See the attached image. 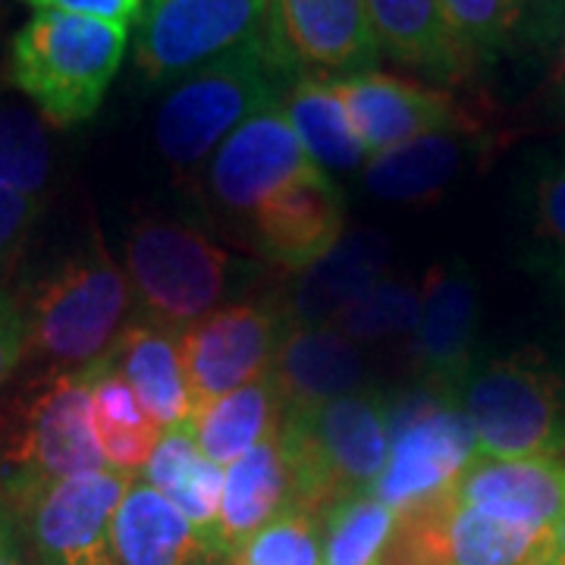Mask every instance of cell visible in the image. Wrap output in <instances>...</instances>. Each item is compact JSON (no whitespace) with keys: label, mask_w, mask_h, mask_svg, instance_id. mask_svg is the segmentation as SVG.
Here are the masks:
<instances>
[{"label":"cell","mask_w":565,"mask_h":565,"mask_svg":"<svg viewBox=\"0 0 565 565\" xmlns=\"http://www.w3.org/2000/svg\"><path fill=\"white\" fill-rule=\"evenodd\" d=\"M302 73L277 51L267 25L226 54L185 73L163 95L154 141L167 163L199 167L245 120L277 107Z\"/></svg>","instance_id":"obj_1"},{"label":"cell","mask_w":565,"mask_h":565,"mask_svg":"<svg viewBox=\"0 0 565 565\" xmlns=\"http://www.w3.org/2000/svg\"><path fill=\"white\" fill-rule=\"evenodd\" d=\"M230 565H321V515L289 509L255 531L239 550L230 553Z\"/></svg>","instance_id":"obj_32"},{"label":"cell","mask_w":565,"mask_h":565,"mask_svg":"<svg viewBox=\"0 0 565 565\" xmlns=\"http://www.w3.org/2000/svg\"><path fill=\"white\" fill-rule=\"evenodd\" d=\"M141 481L163 493L182 515L199 527L204 541L217 550V519L223 500V468L204 459L192 422L163 430L151 459L141 468ZM226 559V556H223Z\"/></svg>","instance_id":"obj_25"},{"label":"cell","mask_w":565,"mask_h":565,"mask_svg":"<svg viewBox=\"0 0 565 565\" xmlns=\"http://www.w3.org/2000/svg\"><path fill=\"white\" fill-rule=\"evenodd\" d=\"M478 459V437L456 393L418 384L390 396V459L371 497L405 512L459 484Z\"/></svg>","instance_id":"obj_7"},{"label":"cell","mask_w":565,"mask_h":565,"mask_svg":"<svg viewBox=\"0 0 565 565\" xmlns=\"http://www.w3.org/2000/svg\"><path fill=\"white\" fill-rule=\"evenodd\" d=\"M456 35L475 63L497 61L515 41V13L509 0H440Z\"/></svg>","instance_id":"obj_33"},{"label":"cell","mask_w":565,"mask_h":565,"mask_svg":"<svg viewBox=\"0 0 565 565\" xmlns=\"http://www.w3.org/2000/svg\"><path fill=\"white\" fill-rule=\"evenodd\" d=\"M553 565H556V563H553Z\"/></svg>","instance_id":"obj_43"},{"label":"cell","mask_w":565,"mask_h":565,"mask_svg":"<svg viewBox=\"0 0 565 565\" xmlns=\"http://www.w3.org/2000/svg\"><path fill=\"white\" fill-rule=\"evenodd\" d=\"M475 427L478 456L556 459L565 456V377L537 352L478 359L456 390Z\"/></svg>","instance_id":"obj_5"},{"label":"cell","mask_w":565,"mask_h":565,"mask_svg":"<svg viewBox=\"0 0 565 565\" xmlns=\"http://www.w3.org/2000/svg\"><path fill=\"white\" fill-rule=\"evenodd\" d=\"M107 359L120 371L122 381L132 386L136 399L158 427L170 430L192 422V399L185 386L180 345L170 330L145 318L126 323L117 343L107 349Z\"/></svg>","instance_id":"obj_24"},{"label":"cell","mask_w":565,"mask_h":565,"mask_svg":"<svg viewBox=\"0 0 565 565\" xmlns=\"http://www.w3.org/2000/svg\"><path fill=\"white\" fill-rule=\"evenodd\" d=\"M550 88H553V102L565 114V32L559 44H556V61H553V73H550Z\"/></svg>","instance_id":"obj_40"},{"label":"cell","mask_w":565,"mask_h":565,"mask_svg":"<svg viewBox=\"0 0 565 565\" xmlns=\"http://www.w3.org/2000/svg\"><path fill=\"white\" fill-rule=\"evenodd\" d=\"M92 427L104 452L107 468L136 475L151 459L154 446L161 440L158 422L141 408L132 386L120 377L107 355L95 362L92 381Z\"/></svg>","instance_id":"obj_28"},{"label":"cell","mask_w":565,"mask_h":565,"mask_svg":"<svg viewBox=\"0 0 565 565\" xmlns=\"http://www.w3.org/2000/svg\"><path fill=\"white\" fill-rule=\"evenodd\" d=\"M282 110L292 122L308 158L323 173H349L367 163V151L355 136L333 82L321 76H299L282 98Z\"/></svg>","instance_id":"obj_27"},{"label":"cell","mask_w":565,"mask_h":565,"mask_svg":"<svg viewBox=\"0 0 565 565\" xmlns=\"http://www.w3.org/2000/svg\"><path fill=\"white\" fill-rule=\"evenodd\" d=\"M452 497L505 522L553 531L565 519V456L556 459H487L465 468Z\"/></svg>","instance_id":"obj_17"},{"label":"cell","mask_w":565,"mask_h":565,"mask_svg":"<svg viewBox=\"0 0 565 565\" xmlns=\"http://www.w3.org/2000/svg\"><path fill=\"white\" fill-rule=\"evenodd\" d=\"M114 565H221L223 556L177 505L136 478L110 527Z\"/></svg>","instance_id":"obj_19"},{"label":"cell","mask_w":565,"mask_h":565,"mask_svg":"<svg viewBox=\"0 0 565 565\" xmlns=\"http://www.w3.org/2000/svg\"><path fill=\"white\" fill-rule=\"evenodd\" d=\"M0 565H39L29 544H25V537H22L20 525H17V515H13V522L0 541Z\"/></svg>","instance_id":"obj_39"},{"label":"cell","mask_w":565,"mask_h":565,"mask_svg":"<svg viewBox=\"0 0 565 565\" xmlns=\"http://www.w3.org/2000/svg\"><path fill=\"white\" fill-rule=\"evenodd\" d=\"M390 262V239L374 230H352L330 255L299 274L289 292V302L280 305L289 327H330L362 292L384 277Z\"/></svg>","instance_id":"obj_20"},{"label":"cell","mask_w":565,"mask_h":565,"mask_svg":"<svg viewBox=\"0 0 565 565\" xmlns=\"http://www.w3.org/2000/svg\"><path fill=\"white\" fill-rule=\"evenodd\" d=\"M282 104L267 107L230 132L207 163V192L230 214H255V207L280 185L318 173Z\"/></svg>","instance_id":"obj_13"},{"label":"cell","mask_w":565,"mask_h":565,"mask_svg":"<svg viewBox=\"0 0 565 565\" xmlns=\"http://www.w3.org/2000/svg\"><path fill=\"white\" fill-rule=\"evenodd\" d=\"M330 82L371 158L430 132L475 126V120L446 92L418 82L396 79L377 70Z\"/></svg>","instance_id":"obj_14"},{"label":"cell","mask_w":565,"mask_h":565,"mask_svg":"<svg viewBox=\"0 0 565 565\" xmlns=\"http://www.w3.org/2000/svg\"><path fill=\"white\" fill-rule=\"evenodd\" d=\"M239 264L204 230L177 217H145L126 239V277L141 318L177 333L217 311Z\"/></svg>","instance_id":"obj_6"},{"label":"cell","mask_w":565,"mask_h":565,"mask_svg":"<svg viewBox=\"0 0 565 565\" xmlns=\"http://www.w3.org/2000/svg\"><path fill=\"white\" fill-rule=\"evenodd\" d=\"M553 563L565 565V519L553 527Z\"/></svg>","instance_id":"obj_42"},{"label":"cell","mask_w":565,"mask_h":565,"mask_svg":"<svg viewBox=\"0 0 565 565\" xmlns=\"http://www.w3.org/2000/svg\"><path fill=\"white\" fill-rule=\"evenodd\" d=\"M280 305L239 302L217 308L192 323L180 340L182 371L192 415L245 384H255L274 364L286 333Z\"/></svg>","instance_id":"obj_11"},{"label":"cell","mask_w":565,"mask_h":565,"mask_svg":"<svg viewBox=\"0 0 565 565\" xmlns=\"http://www.w3.org/2000/svg\"><path fill=\"white\" fill-rule=\"evenodd\" d=\"M39 214V199H29L22 192L0 185V280L10 274V267L20 258L22 245L29 239Z\"/></svg>","instance_id":"obj_35"},{"label":"cell","mask_w":565,"mask_h":565,"mask_svg":"<svg viewBox=\"0 0 565 565\" xmlns=\"http://www.w3.org/2000/svg\"><path fill=\"white\" fill-rule=\"evenodd\" d=\"M381 54L437 82L465 79L475 61L440 0H367Z\"/></svg>","instance_id":"obj_21"},{"label":"cell","mask_w":565,"mask_h":565,"mask_svg":"<svg viewBox=\"0 0 565 565\" xmlns=\"http://www.w3.org/2000/svg\"><path fill=\"white\" fill-rule=\"evenodd\" d=\"M399 512L371 493H355L321 515V565H381Z\"/></svg>","instance_id":"obj_29"},{"label":"cell","mask_w":565,"mask_h":565,"mask_svg":"<svg viewBox=\"0 0 565 565\" xmlns=\"http://www.w3.org/2000/svg\"><path fill=\"white\" fill-rule=\"evenodd\" d=\"M478 151V122L396 145L364 163V189L381 202L437 199Z\"/></svg>","instance_id":"obj_22"},{"label":"cell","mask_w":565,"mask_h":565,"mask_svg":"<svg viewBox=\"0 0 565 565\" xmlns=\"http://www.w3.org/2000/svg\"><path fill=\"white\" fill-rule=\"evenodd\" d=\"M25 3L32 10H57V13H73V17L132 25L139 20L145 0H25Z\"/></svg>","instance_id":"obj_37"},{"label":"cell","mask_w":565,"mask_h":565,"mask_svg":"<svg viewBox=\"0 0 565 565\" xmlns=\"http://www.w3.org/2000/svg\"><path fill=\"white\" fill-rule=\"evenodd\" d=\"M264 25L302 76L345 79L381 61L367 0H270Z\"/></svg>","instance_id":"obj_12"},{"label":"cell","mask_w":565,"mask_h":565,"mask_svg":"<svg viewBox=\"0 0 565 565\" xmlns=\"http://www.w3.org/2000/svg\"><path fill=\"white\" fill-rule=\"evenodd\" d=\"M252 226L255 245L267 262L302 274L343 239V192L323 170H318L270 192L255 207Z\"/></svg>","instance_id":"obj_16"},{"label":"cell","mask_w":565,"mask_h":565,"mask_svg":"<svg viewBox=\"0 0 565 565\" xmlns=\"http://www.w3.org/2000/svg\"><path fill=\"white\" fill-rule=\"evenodd\" d=\"M282 415L286 408L267 371L255 384L239 386L199 408L192 415V430H195L204 459L223 468V465L236 462L248 449L262 446L264 440L280 437Z\"/></svg>","instance_id":"obj_26"},{"label":"cell","mask_w":565,"mask_h":565,"mask_svg":"<svg viewBox=\"0 0 565 565\" xmlns=\"http://www.w3.org/2000/svg\"><path fill=\"white\" fill-rule=\"evenodd\" d=\"M478 277L459 258L437 262L422 282V311L415 323L418 381L456 393L478 362Z\"/></svg>","instance_id":"obj_15"},{"label":"cell","mask_w":565,"mask_h":565,"mask_svg":"<svg viewBox=\"0 0 565 565\" xmlns=\"http://www.w3.org/2000/svg\"><path fill=\"white\" fill-rule=\"evenodd\" d=\"M515 13V41L531 47H546V13L550 0H509Z\"/></svg>","instance_id":"obj_38"},{"label":"cell","mask_w":565,"mask_h":565,"mask_svg":"<svg viewBox=\"0 0 565 565\" xmlns=\"http://www.w3.org/2000/svg\"><path fill=\"white\" fill-rule=\"evenodd\" d=\"M418 311H422V289H415L408 280L381 277L345 311H340L330 327L340 330L352 343H377L390 337L415 333Z\"/></svg>","instance_id":"obj_31"},{"label":"cell","mask_w":565,"mask_h":565,"mask_svg":"<svg viewBox=\"0 0 565 565\" xmlns=\"http://www.w3.org/2000/svg\"><path fill=\"white\" fill-rule=\"evenodd\" d=\"M25 359V318L22 305L0 286V390Z\"/></svg>","instance_id":"obj_36"},{"label":"cell","mask_w":565,"mask_h":565,"mask_svg":"<svg viewBox=\"0 0 565 565\" xmlns=\"http://www.w3.org/2000/svg\"><path fill=\"white\" fill-rule=\"evenodd\" d=\"M95 362L51 374L22 405V415L0 456V493L13 505L35 490L76 475L102 471V446L92 427Z\"/></svg>","instance_id":"obj_8"},{"label":"cell","mask_w":565,"mask_h":565,"mask_svg":"<svg viewBox=\"0 0 565 565\" xmlns=\"http://www.w3.org/2000/svg\"><path fill=\"white\" fill-rule=\"evenodd\" d=\"M565 32V0H550L546 13V47H556Z\"/></svg>","instance_id":"obj_41"},{"label":"cell","mask_w":565,"mask_h":565,"mask_svg":"<svg viewBox=\"0 0 565 565\" xmlns=\"http://www.w3.org/2000/svg\"><path fill=\"white\" fill-rule=\"evenodd\" d=\"M534 233L546 267L565 282V158L541 173L534 189Z\"/></svg>","instance_id":"obj_34"},{"label":"cell","mask_w":565,"mask_h":565,"mask_svg":"<svg viewBox=\"0 0 565 565\" xmlns=\"http://www.w3.org/2000/svg\"><path fill=\"white\" fill-rule=\"evenodd\" d=\"M129 308V277L95 236L39 280L22 305L25 355L51 367V374L98 362L117 343Z\"/></svg>","instance_id":"obj_4"},{"label":"cell","mask_w":565,"mask_h":565,"mask_svg":"<svg viewBox=\"0 0 565 565\" xmlns=\"http://www.w3.org/2000/svg\"><path fill=\"white\" fill-rule=\"evenodd\" d=\"M299 509L292 471L282 459L280 437L248 449L223 471V500L217 519V550L230 559L233 550L262 531L277 515Z\"/></svg>","instance_id":"obj_23"},{"label":"cell","mask_w":565,"mask_h":565,"mask_svg":"<svg viewBox=\"0 0 565 565\" xmlns=\"http://www.w3.org/2000/svg\"><path fill=\"white\" fill-rule=\"evenodd\" d=\"M136 475L102 468L47 484L13 503V515L39 565H114L110 527Z\"/></svg>","instance_id":"obj_9"},{"label":"cell","mask_w":565,"mask_h":565,"mask_svg":"<svg viewBox=\"0 0 565 565\" xmlns=\"http://www.w3.org/2000/svg\"><path fill=\"white\" fill-rule=\"evenodd\" d=\"M129 25L35 10L10 39L7 79L51 126L88 120L110 88Z\"/></svg>","instance_id":"obj_2"},{"label":"cell","mask_w":565,"mask_h":565,"mask_svg":"<svg viewBox=\"0 0 565 565\" xmlns=\"http://www.w3.org/2000/svg\"><path fill=\"white\" fill-rule=\"evenodd\" d=\"M47 182H51L47 120L32 104L0 102V185L41 202Z\"/></svg>","instance_id":"obj_30"},{"label":"cell","mask_w":565,"mask_h":565,"mask_svg":"<svg viewBox=\"0 0 565 565\" xmlns=\"http://www.w3.org/2000/svg\"><path fill=\"white\" fill-rule=\"evenodd\" d=\"M280 449L305 512L323 515L345 497L371 493L390 459V396L362 386L318 408L286 412Z\"/></svg>","instance_id":"obj_3"},{"label":"cell","mask_w":565,"mask_h":565,"mask_svg":"<svg viewBox=\"0 0 565 565\" xmlns=\"http://www.w3.org/2000/svg\"><path fill=\"white\" fill-rule=\"evenodd\" d=\"M362 345L333 327H286L270 377L286 412H305L364 386Z\"/></svg>","instance_id":"obj_18"},{"label":"cell","mask_w":565,"mask_h":565,"mask_svg":"<svg viewBox=\"0 0 565 565\" xmlns=\"http://www.w3.org/2000/svg\"><path fill=\"white\" fill-rule=\"evenodd\" d=\"M267 10L270 0H145L136 20V70L148 85H173L262 32Z\"/></svg>","instance_id":"obj_10"}]
</instances>
